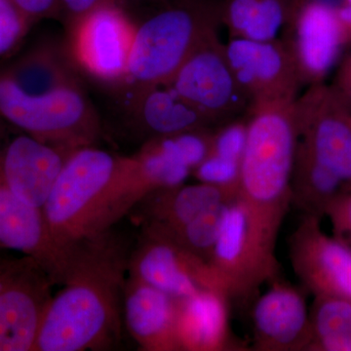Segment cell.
Here are the masks:
<instances>
[{
	"mask_svg": "<svg viewBox=\"0 0 351 351\" xmlns=\"http://www.w3.org/2000/svg\"><path fill=\"white\" fill-rule=\"evenodd\" d=\"M351 5V0H346V5L345 6H350ZM343 6V7H345Z\"/></svg>",
	"mask_w": 351,
	"mask_h": 351,
	"instance_id": "37",
	"label": "cell"
},
{
	"mask_svg": "<svg viewBox=\"0 0 351 351\" xmlns=\"http://www.w3.org/2000/svg\"><path fill=\"white\" fill-rule=\"evenodd\" d=\"M29 22L49 17L60 7V0H11Z\"/></svg>",
	"mask_w": 351,
	"mask_h": 351,
	"instance_id": "31",
	"label": "cell"
},
{
	"mask_svg": "<svg viewBox=\"0 0 351 351\" xmlns=\"http://www.w3.org/2000/svg\"><path fill=\"white\" fill-rule=\"evenodd\" d=\"M136 32L121 7H99L69 23V59L101 82L127 80Z\"/></svg>",
	"mask_w": 351,
	"mask_h": 351,
	"instance_id": "8",
	"label": "cell"
},
{
	"mask_svg": "<svg viewBox=\"0 0 351 351\" xmlns=\"http://www.w3.org/2000/svg\"><path fill=\"white\" fill-rule=\"evenodd\" d=\"M345 45L351 43V5L341 7L337 10Z\"/></svg>",
	"mask_w": 351,
	"mask_h": 351,
	"instance_id": "34",
	"label": "cell"
},
{
	"mask_svg": "<svg viewBox=\"0 0 351 351\" xmlns=\"http://www.w3.org/2000/svg\"><path fill=\"white\" fill-rule=\"evenodd\" d=\"M270 283L253 307V350L309 351L313 329L304 295L278 277Z\"/></svg>",
	"mask_w": 351,
	"mask_h": 351,
	"instance_id": "15",
	"label": "cell"
},
{
	"mask_svg": "<svg viewBox=\"0 0 351 351\" xmlns=\"http://www.w3.org/2000/svg\"><path fill=\"white\" fill-rule=\"evenodd\" d=\"M0 248L29 256L62 285L73 250L60 246L51 232L43 208L19 197L7 184L0 168Z\"/></svg>",
	"mask_w": 351,
	"mask_h": 351,
	"instance_id": "14",
	"label": "cell"
},
{
	"mask_svg": "<svg viewBox=\"0 0 351 351\" xmlns=\"http://www.w3.org/2000/svg\"><path fill=\"white\" fill-rule=\"evenodd\" d=\"M319 217L304 215L288 239L295 276L314 295L351 299V248L321 228Z\"/></svg>",
	"mask_w": 351,
	"mask_h": 351,
	"instance_id": "12",
	"label": "cell"
},
{
	"mask_svg": "<svg viewBox=\"0 0 351 351\" xmlns=\"http://www.w3.org/2000/svg\"><path fill=\"white\" fill-rule=\"evenodd\" d=\"M237 195L198 182L157 189L131 210V218L141 230L167 235L186 226L209 208L228 202Z\"/></svg>",
	"mask_w": 351,
	"mask_h": 351,
	"instance_id": "19",
	"label": "cell"
},
{
	"mask_svg": "<svg viewBox=\"0 0 351 351\" xmlns=\"http://www.w3.org/2000/svg\"><path fill=\"white\" fill-rule=\"evenodd\" d=\"M309 351H351V299L315 295Z\"/></svg>",
	"mask_w": 351,
	"mask_h": 351,
	"instance_id": "24",
	"label": "cell"
},
{
	"mask_svg": "<svg viewBox=\"0 0 351 351\" xmlns=\"http://www.w3.org/2000/svg\"><path fill=\"white\" fill-rule=\"evenodd\" d=\"M54 285L34 258L0 255V351H34Z\"/></svg>",
	"mask_w": 351,
	"mask_h": 351,
	"instance_id": "7",
	"label": "cell"
},
{
	"mask_svg": "<svg viewBox=\"0 0 351 351\" xmlns=\"http://www.w3.org/2000/svg\"><path fill=\"white\" fill-rule=\"evenodd\" d=\"M350 191L338 176L318 162L298 143L291 180L292 205L304 215L321 218L335 201Z\"/></svg>",
	"mask_w": 351,
	"mask_h": 351,
	"instance_id": "23",
	"label": "cell"
},
{
	"mask_svg": "<svg viewBox=\"0 0 351 351\" xmlns=\"http://www.w3.org/2000/svg\"><path fill=\"white\" fill-rule=\"evenodd\" d=\"M279 232L239 195L228 203L209 263L230 299H249L278 277Z\"/></svg>",
	"mask_w": 351,
	"mask_h": 351,
	"instance_id": "5",
	"label": "cell"
},
{
	"mask_svg": "<svg viewBox=\"0 0 351 351\" xmlns=\"http://www.w3.org/2000/svg\"><path fill=\"white\" fill-rule=\"evenodd\" d=\"M0 117L32 137L69 149L93 145L99 134L96 114L78 83L36 96L0 73Z\"/></svg>",
	"mask_w": 351,
	"mask_h": 351,
	"instance_id": "6",
	"label": "cell"
},
{
	"mask_svg": "<svg viewBox=\"0 0 351 351\" xmlns=\"http://www.w3.org/2000/svg\"><path fill=\"white\" fill-rule=\"evenodd\" d=\"M221 5L188 0L166 7L137 27L127 80L140 89L166 85L193 51L216 36Z\"/></svg>",
	"mask_w": 351,
	"mask_h": 351,
	"instance_id": "4",
	"label": "cell"
},
{
	"mask_svg": "<svg viewBox=\"0 0 351 351\" xmlns=\"http://www.w3.org/2000/svg\"><path fill=\"white\" fill-rule=\"evenodd\" d=\"M179 299L127 276L124 324L138 348L145 351H180L177 335Z\"/></svg>",
	"mask_w": 351,
	"mask_h": 351,
	"instance_id": "18",
	"label": "cell"
},
{
	"mask_svg": "<svg viewBox=\"0 0 351 351\" xmlns=\"http://www.w3.org/2000/svg\"><path fill=\"white\" fill-rule=\"evenodd\" d=\"M295 101L252 104L240 161L239 195L280 228L292 205L291 180L299 143Z\"/></svg>",
	"mask_w": 351,
	"mask_h": 351,
	"instance_id": "3",
	"label": "cell"
},
{
	"mask_svg": "<svg viewBox=\"0 0 351 351\" xmlns=\"http://www.w3.org/2000/svg\"><path fill=\"white\" fill-rule=\"evenodd\" d=\"M292 9L289 8L288 0H258L248 29L242 38L255 41L276 40L277 34Z\"/></svg>",
	"mask_w": 351,
	"mask_h": 351,
	"instance_id": "26",
	"label": "cell"
},
{
	"mask_svg": "<svg viewBox=\"0 0 351 351\" xmlns=\"http://www.w3.org/2000/svg\"><path fill=\"white\" fill-rule=\"evenodd\" d=\"M294 36L287 43L301 82L319 84L338 62L345 47L336 9L308 1L295 13Z\"/></svg>",
	"mask_w": 351,
	"mask_h": 351,
	"instance_id": "17",
	"label": "cell"
},
{
	"mask_svg": "<svg viewBox=\"0 0 351 351\" xmlns=\"http://www.w3.org/2000/svg\"><path fill=\"white\" fill-rule=\"evenodd\" d=\"M299 144L351 189V107L324 83L295 101Z\"/></svg>",
	"mask_w": 351,
	"mask_h": 351,
	"instance_id": "9",
	"label": "cell"
},
{
	"mask_svg": "<svg viewBox=\"0 0 351 351\" xmlns=\"http://www.w3.org/2000/svg\"><path fill=\"white\" fill-rule=\"evenodd\" d=\"M332 87L351 107V53L339 64Z\"/></svg>",
	"mask_w": 351,
	"mask_h": 351,
	"instance_id": "33",
	"label": "cell"
},
{
	"mask_svg": "<svg viewBox=\"0 0 351 351\" xmlns=\"http://www.w3.org/2000/svg\"><path fill=\"white\" fill-rule=\"evenodd\" d=\"M66 58L51 44L36 43L0 66V73L29 95H45L77 84Z\"/></svg>",
	"mask_w": 351,
	"mask_h": 351,
	"instance_id": "22",
	"label": "cell"
},
{
	"mask_svg": "<svg viewBox=\"0 0 351 351\" xmlns=\"http://www.w3.org/2000/svg\"><path fill=\"white\" fill-rule=\"evenodd\" d=\"M248 135V122L244 120L228 121L212 136L210 154L241 161Z\"/></svg>",
	"mask_w": 351,
	"mask_h": 351,
	"instance_id": "29",
	"label": "cell"
},
{
	"mask_svg": "<svg viewBox=\"0 0 351 351\" xmlns=\"http://www.w3.org/2000/svg\"><path fill=\"white\" fill-rule=\"evenodd\" d=\"M306 1V0H294V1H293V10H297V9L299 8V7L301 6L302 4H304Z\"/></svg>",
	"mask_w": 351,
	"mask_h": 351,
	"instance_id": "36",
	"label": "cell"
},
{
	"mask_svg": "<svg viewBox=\"0 0 351 351\" xmlns=\"http://www.w3.org/2000/svg\"><path fill=\"white\" fill-rule=\"evenodd\" d=\"M136 108L138 126L147 141L208 129L215 124L167 85L140 89Z\"/></svg>",
	"mask_w": 351,
	"mask_h": 351,
	"instance_id": "21",
	"label": "cell"
},
{
	"mask_svg": "<svg viewBox=\"0 0 351 351\" xmlns=\"http://www.w3.org/2000/svg\"><path fill=\"white\" fill-rule=\"evenodd\" d=\"M166 85L214 123L237 117L251 105L217 36L193 51Z\"/></svg>",
	"mask_w": 351,
	"mask_h": 351,
	"instance_id": "10",
	"label": "cell"
},
{
	"mask_svg": "<svg viewBox=\"0 0 351 351\" xmlns=\"http://www.w3.org/2000/svg\"><path fill=\"white\" fill-rule=\"evenodd\" d=\"M335 233L339 239L351 241V191L341 195L327 210Z\"/></svg>",
	"mask_w": 351,
	"mask_h": 351,
	"instance_id": "30",
	"label": "cell"
},
{
	"mask_svg": "<svg viewBox=\"0 0 351 351\" xmlns=\"http://www.w3.org/2000/svg\"><path fill=\"white\" fill-rule=\"evenodd\" d=\"M128 276L176 299L206 290L226 294L225 285L209 263L166 237L144 230H141L137 243L132 246Z\"/></svg>",
	"mask_w": 351,
	"mask_h": 351,
	"instance_id": "11",
	"label": "cell"
},
{
	"mask_svg": "<svg viewBox=\"0 0 351 351\" xmlns=\"http://www.w3.org/2000/svg\"><path fill=\"white\" fill-rule=\"evenodd\" d=\"M128 0H60V6L68 16L69 23L86 15L101 6L117 5L121 7L122 2Z\"/></svg>",
	"mask_w": 351,
	"mask_h": 351,
	"instance_id": "32",
	"label": "cell"
},
{
	"mask_svg": "<svg viewBox=\"0 0 351 351\" xmlns=\"http://www.w3.org/2000/svg\"><path fill=\"white\" fill-rule=\"evenodd\" d=\"M31 25L11 0H0V59L15 52Z\"/></svg>",
	"mask_w": 351,
	"mask_h": 351,
	"instance_id": "28",
	"label": "cell"
},
{
	"mask_svg": "<svg viewBox=\"0 0 351 351\" xmlns=\"http://www.w3.org/2000/svg\"><path fill=\"white\" fill-rule=\"evenodd\" d=\"M226 56L251 105L258 101H295L301 80L288 44L233 38Z\"/></svg>",
	"mask_w": 351,
	"mask_h": 351,
	"instance_id": "13",
	"label": "cell"
},
{
	"mask_svg": "<svg viewBox=\"0 0 351 351\" xmlns=\"http://www.w3.org/2000/svg\"><path fill=\"white\" fill-rule=\"evenodd\" d=\"M228 202L230 201L219 203L209 208L186 226L170 234L158 235L166 237L196 257L210 263Z\"/></svg>",
	"mask_w": 351,
	"mask_h": 351,
	"instance_id": "25",
	"label": "cell"
},
{
	"mask_svg": "<svg viewBox=\"0 0 351 351\" xmlns=\"http://www.w3.org/2000/svg\"><path fill=\"white\" fill-rule=\"evenodd\" d=\"M132 245L114 226L75 245L62 289L44 313L34 351H101L121 339Z\"/></svg>",
	"mask_w": 351,
	"mask_h": 351,
	"instance_id": "1",
	"label": "cell"
},
{
	"mask_svg": "<svg viewBox=\"0 0 351 351\" xmlns=\"http://www.w3.org/2000/svg\"><path fill=\"white\" fill-rule=\"evenodd\" d=\"M306 1H308V0H306ZM313 1L319 2V3L331 7V8L336 9V10H339L341 7L346 5V0H313Z\"/></svg>",
	"mask_w": 351,
	"mask_h": 351,
	"instance_id": "35",
	"label": "cell"
},
{
	"mask_svg": "<svg viewBox=\"0 0 351 351\" xmlns=\"http://www.w3.org/2000/svg\"><path fill=\"white\" fill-rule=\"evenodd\" d=\"M230 298L219 291H201L179 299L177 335L180 351L245 350L233 339L230 325Z\"/></svg>",
	"mask_w": 351,
	"mask_h": 351,
	"instance_id": "20",
	"label": "cell"
},
{
	"mask_svg": "<svg viewBox=\"0 0 351 351\" xmlns=\"http://www.w3.org/2000/svg\"><path fill=\"white\" fill-rule=\"evenodd\" d=\"M193 174L198 182L239 195L240 162L209 154Z\"/></svg>",
	"mask_w": 351,
	"mask_h": 351,
	"instance_id": "27",
	"label": "cell"
},
{
	"mask_svg": "<svg viewBox=\"0 0 351 351\" xmlns=\"http://www.w3.org/2000/svg\"><path fill=\"white\" fill-rule=\"evenodd\" d=\"M133 168V156L93 145L71 152L43 206L60 246L71 251L80 240L115 226V212Z\"/></svg>",
	"mask_w": 351,
	"mask_h": 351,
	"instance_id": "2",
	"label": "cell"
},
{
	"mask_svg": "<svg viewBox=\"0 0 351 351\" xmlns=\"http://www.w3.org/2000/svg\"><path fill=\"white\" fill-rule=\"evenodd\" d=\"M73 151L22 133L0 143V168L16 195L29 204L43 208Z\"/></svg>",
	"mask_w": 351,
	"mask_h": 351,
	"instance_id": "16",
	"label": "cell"
}]
</instances>
